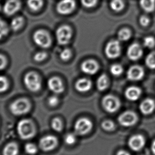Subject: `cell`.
Segmentation results:
<instances>
[{
	"label": "cell",
	"instance_id": "cell-1",
	"mask_svg": "<svg viewBox=\"0 0 155 155\" xmlns=\"http://www.w3.org/2000/svg\"><path fill=\"white\" fill-rule=\"evenodd\" d=\"M17 131L22 139L28 140L34 137L36 134V128L30 120L24 119L18 123Z\"/></svg>",
	"mask_w": 155,
	"mask_h": 155
},
{
	"label": "cell",
	"instance_id": "cell-2",
	"mask_svg": "<svg viewBox=\"0 0 155 155\" xmlns=\"http://www.w3.org/2000/svg\"><path fill=\"white\" fill-rule=\"evenodd\" d=\"M24 84L29 91L37 92L41 88V80L39 75L34 72H29L25 75Z\"/></svg>",
	"mask_w": 155,
	"mask_h": 155
},
{
	"label": "cell",
	"instance_id": "cell-3",
	"mask_svg": "<svg viewBox=\"0 0 155 155\" xmlns=\"http://www.w3.org/2000/svg\"><path fill=\"white\" fill-rule=\"evenodd\" d=\"M31 108L29 101L26 98H20L13 101L10 106L11 113L15 115H22L27 113Z\"/></svg>",
	"mask_w": 155,
	"mask_h": 155
},
{
	"label": "cell",
	"instance_id": "cell-4",
	"mask_svg": "<svg viewBox=\"0 0 155 155\" xmlns=\"http://www.w3.org/2000/svg\"><path fill=\"white\" fill-rule=\"evenodd\" d=\"M33 40L37 45L43 48H49L52 44L50 35L43 29H39L35 32L33 35Z\"/></svg>",
	"mask_w": 155,
	"mask_h": 155
},
{
	"label": "cell",
	"instance_id": "cell-5",
	"mask_svg": "<svg viewBox=\"0 0 155 155\" xmlns=\"http://www.w3.org/2000/svg\"><path fill=\"white\" fill-rule=\"evenodd\" d=\"M102 104L106 111L110 113L116 112L121 106L120 100L112 95H106L104 97Z\"/></svg>",
	"mask_w": 155,
	"mask_h": 155
},
{
	"label": "cell",
	"instance_id": "cell-6",
	"mask_svg": "<svg viewBox=\"0 0 155 155\" xmlns=\"http://www.w3.org/2000/svg\"><path fill=\"white\" fill-rule=\"evenodd\" d=\"M72 37V30L69 26L63 25L56 30L57 41L61 45H65L69 43Z\"/></svg>",
	"mask_w": 155,
	"mask_h": 155
},
{
	"label": "cell",
	"instance_id": "cell-7",
	"mask_svg": "<svg viewBox=\"0 0 155 155\" xmlns=\"http://www.w3.org/2000/svg\"><path fill=\"white\" fill-rule=\"evenodd\" d=\"M93 127L92 122L87 118H81L75 123L74 130L78 135L83 136L91 131Z\"/></svg>",
	"mask_w": 155,
	"mask_h": 155
},
{
	"label": "cell",
	"instance_id": "cell-8",
	"mask_svg": "<svg viewBox=\"0 0 155 155\" xmlns=\"http://www.w3.org/2000/svg\"><path fill=\"white\" fill-rule=\"evenodd\" d=\"M119 123L125 127H130L134 125L138 121V116L134 112L126 111L123 112L119 117Z\"/></svg>",
	"mask_w": 155,
	"mask_h": 155
},
{
	"label": "cell",
	"instance_id": "cell-9",
	"mask_svg": "<svg viewBox=\"0 0 155 155\" xmlns=\"http://www.w3.org/2000/svg\"><path fill=\"white\" fill-rule=\"evenodd\" d=\"M105 53L108 58L114 59L118 58L121 53V47L119 41L115 40L110 41L106 46Z\"/></svg>",
	"mask_w": 155,
	"mask_h": 155
},
{
	"label": "cell",
	"instance_id": "cell-10",
	"mask_svg": "<svg viewBox=\"0 0 155 155\" xmlns=\"http://www.w3.org/2000/svg\"><path fill=\"white\" fill-rule=\"evenodd\" d=\"M75 7L74 0H61L56 6V10L62 15H68L73 12Z\"/></svg>",
	"mask_w": 155,
	"mask_h": 155
},
{
	"label": "cell",
	"instance_id": "cell-11",
	"mask_svg": "<svg viewBox=\"0 0 155 155\" xmlns=\"http://www.w3.org/2000/svg\"><path fill=\"white\" fill-rule=\"evenodd\" d=\"M42 150L49 151L53 150L58 145V139L54 136H46L41 138L39 142Z\"/></svg>",
	"mask_w": 155,
	"mask_h": 155
},
{
	"label": "cell",
	"instance_id": "cell-12",
	"mask_svg": "<svg viewBox=\"0 0 155 155\" xmlns=\"http://www.w3.org/2000/svg\"><path fill=\"white\" fill-rule=\"evenodd\" d=\"M146 143V140L141 135H134L130 138L128 144L132 150L138 151L142 149Z\"/></svg>",
	"mask_w": 155,
	"mask_h": 155
},
{
	"label": "cell",
	"instance_id": "cell-13",
	"mask_svg": "<svg viewBox=\"0 0 155 155\" xmlns=\"http://www.w3.org/2000/svg\"><path fill=\"white\" fill-rule=\"evenodd\" d=\"M144 74V71L142 67L139 65H134L130 68L127 72V77L131 81L141 80Z\"/></svg>",
	"mask_w": 155,
	"mask_h": 155
},
{
	"label": "cell",
	"instance_id": "cell-14",
	"mask_svg": "<svg viewBox=\"0 0 155 155\" xmlns=\"http://www.w3.org/2000/svg\"><path fill=\"white\" fill-rule=\"evenodd\" d=\"M21 3L19 0H8L3 6V12L7 15H12L19 10Z\"/></svg>",
	"mask_w": 155,
	"mask_h": 155
},
{
	"label": "cell",
	"instance_id": "cell-15",
	"mask_svg": "<svg viewBox=\"0 0 155 155\" xmlns=\"http://www.w3.org/2000/svg\"><path fill=\"white\" fill-rule=\"evenodd\" d=\"M48 87L51 91L55 94H61L64 91V86L60 78L57 77L51 78L48 81Z\"/></svg>",
	"mask_w": 155,
	"mask_h": 155
},
{
	"label": "cell",
	"instance_id": "cell-16",
	"mask_svg": "<svg viewBox=\"0 0 155 155\" xmlns=\"http://www.w3.org/2000/svg\"><path fill=\"white\" fill-rule=\"evenodd\" d=\"M81 69L83 72L89 75H93L99 70V65L94 60H88L82 63Z\"/></svg>",
	"mask_w": 155,
	"mask_h": 155
},
{
	"label": "cell",
	"instance_id": "cell-17",
	"mask_svg": "<svg viewBox=\"0 0 155 155\" xmlns=\"http://www.w3.org/2000/svg\"><path fill=\"white\" fill-rule=\"evenodd\" d=\"M142 48L137 43L132 44L127 49V56L131 60H138L142 56Z\"/></svg>",
	"mask_w": 155,
	"mask_h": 155
},
{
	"label": "cell",
	"instance_id": "cell-18",
	"mask_svg": "<svg viewBox=\"0 0 155 155\" xmlns=\"http://www.w3.org/2000/svg\"><path fill=\"white\" fill-rule=\"evenodd\" d=\"M155 109V102L153 99L147 98L140 104V111L144 115L151 114Z\"/></svg>",
	"mask_w": 155,
	"mask_h": 155
},
{
	"label": "cell",
	"instance_id": "cell-19",
	"mask_svg": "<svg viewBox=\"0 0 155 155\" xmlns=\"http://www.w3.org/2000/svg\"><path fill=\"white\" fill-rule=\"evenodd\" d=\"M92 86L91 81L86 78H82L78 80L75 84L77 91L80 93H86L88 91Z\"/></svg>",
	"mask_w": 155,
	"mask_h": 155
},
{
	"label": "cell",
	"instance_id": "cell-20",
	"mask_svg": "<svg viewBox=\"0 0 155 155\" xmlns=\"http://www.w3.org/2000/svg\"><path fill=\"white\" fill-rule=\"evenodd\" d=\"M141 90L136 86L130 87L125 91V95L127 98L131 101L138 100L141 95Z\"/></svg>",
	"mask_w": 155,
	"mask_h": 155
},
{
	"label": "cell",
	"instance_id": "cell-21",
	"mask_svg": "<svg viewBox=\"0 0 155 155\" xmlns=\"http://www.w3.org/2000/svg\"><path fill=\"white\" fill-rule=\"evenodd\" d=\"M19 148L17 144L14 142H11L5 146L3 150V155H18Z\"/></svg>",
	"mask_w": 155,
	"mask_h": 155
},
{
	"label": "cell",
	"instance_id": "cell-22",
	"mask_svg": "<svg viewBox=\"0 0 155 155\" xmlns=\"http://www.w3.org/2000/svg\"><path fill=\"white\" fill-rule=\"evenodd\" d=\"M140 5L147 12H153L155 8V0H140Z\"/></svg>",
	"mask_w": 155,
	"mask_h": 155
},
{
	"label": "cell",
	"instance_id": "cell-23",
	"mask_svg": "<svg viewBox=\"0 0 155 155\" xmlns=\"http://www.w3.org/2000/svg\"><path fill=\"white\" fill-rule=\"evenodd\" d=\"M97 88L100 91H105L108 86V79L107 75L102 74L97 79Z\"/></svg>",
	"mask_w": 155,
	"mask_h": 155
},
{
	"label": "cell",
	"instance_id": "cell-24",
	"mask_svg": "<svg viewBox=\"0 0 155 155\" xmlns=\"http://www.w3.org/2000/svg\"><path fill=\"white\" fill-rule=\"evenodd\" d=\"M27 5L32 11H38L43 5V0H27Z\"/></svg>",
	"mask_w": 155,
	"mask_h": 155
},
{
	"label": "cell",
	"instance_id": "cell-25",
	"mask_svg": "<svg viewBox=\"0 0 155 155\" xmlns=\"http://www.w3.org/2000/svg\"><path fill=\"white\" fill-rule=\"evenodd\" d=\"M24 19L21 17H17L12 20L10 27L13 31H18L21 28L24 24Z\"/></svg>",
	"mask_w": 155,
	"mask_h": 155
},
{
	"label": "cell",
	"instance_id": "cell-26",
	"mask_svg": "<svg viewBox=\"0 0 155 155\" xmlns=\"http://www.w3.org/2000/svg\"><path fill=\"white\" fill-rule=\"evenodd\" d=\"M110 6L111 9L115 12H120L124 8V3L123 0H112Z\"/></svg>",
	"mask_w": 155,
	"mask_h": 155
},
{
	"label": "cell",
	"instance_id": "cell-27",
	"mask_svg": "<svg viewBox=\"0 0 155 155\" xmlns=\"http://www.w3.org/2000/svg\"><path fill=\"white\" fill-rule=\"evenodd\" d=\"M9 30V27L7 23L0 18V40L7 36Z\"/></svg>",
	"mask_w": 155,
	"mask_h": 155
},
{
	"label": "cell",
	"instance_id": "cell-28",
	"mask_svg": "<svg viewBox=\"0 0 155 155\" xmlns=\"http://www.w3.org/2000/svg\"><path fill=\"white\" fill-rule=\"evenodd\" d=\"M131 32L127 29H122L118 33V38L121 41H127L131 37Z\"/></svg>",
	"mask_w": 155,
	"mask_h": 155
},
{
	"label": "cell",
	"instance_id": "cell-29",
	"mask_svg": "<svg viewBox=\"0 0 155 155\" xmlns=\"http://www.w3.org/2000/svg\"><path fill=\"white\" fill-rule=\"evenodd\" d=\"M146 64L149 68L155 69V52H151L147 56Z\"/></svg>",
	"mask_w": 155,
	"mask_h": 155
},
{
	"label": "cell",
	"instance_id": "cell-30",
	"mask_svg": "<svg viewBox=\"0 0 155 155\" xmlns=\"http://www.w3.org/2000/svg\"><path fill=\"white\" fill-rule=\"evenodd\" d=\"M51 127L54 131L57 132L61 131L62 130V122L60 119L55 118L52 120Z\"/></svg>",
	"mask_w": 155,
	"mask_h": 155
},
{
	"label": "cell",
	"instance_id": "cell-31",
	"mask_svg": "<svg viewBox=\"0 0 155 155\" xmlns=\"http://www.w3.org/2000/svg\"><path fill=\"white\" fill-rule=\"evenodd\" d=\"M110 73L115 76H119L123 73V69L121 65L115 64L110 67Z\"/></svg>",
	"mask_w": 155,
	"mask_h": 155
},
{
	"label": "cell",
	"instance_id": "cell-32",
	"mask_svg": "<svg viewBox=\"0 0 155 155\" xmlns=\"http://www.w3.org/2000/svg\"><path fill=\"white\" fill-rule=\"evenodd\" d=\"M9 86V81L7 78L0 75V93H3L7 91Z\"/></svg>",
	"mask_w": 155,
	"mask_h": 155
},
{
	"label": "cell",
	"instance_id": "cell-33",
	"mask_svg": "<svg viewBox=\"0 0 155 155\" xmlns=\"http://www.w3.org/2000/svg\"><path fill=\"white\" fill-rule=\"evenodd\" d=\"M25 149L26 153L29 155H35L38 149L36 145L31 143H28L25 147Z\"/></svg>",
	"mask_w": 155,
	"mask_h": 155
},
{
	"label": "cell",
	"instance_id": "cell-34",
	"mask_svg": "<svg viewBox=\"0 0 155 155\" xmlns=\"http://www.w3.org/2000/svg\"><path fill=\"white\" fill-rule=\"evenodd\" d=\"M101 127L104 130L107 131H112L114 130L115 125L113 122L110 120H106L104 121L101 124Z\"/></svg>",
	"mask_w": 155,
	"mask_h": 155
},
{
	"label": "cell",
	"instance_id": "cell-35",
	"mask_svg": "<svg viewBox=\"0 0 155 155\" xmlns=\"http://www.w3.org/2000/svg\"><path fill=\"white\" fill-rule=\"evenodd\" d=\"M143 45L146 48H153L155 46V39L153 37H147L143 40Z\"/></svg>",
	"mask_w": 155,
	"mask_h": 155
},
{
	"label": "cell",
	"instance_id": "cell-36",
	"mask_svg": "<svg viewBox=\"0 0 155 155\" xmlns=\"http://www.w3.org/2000/svg\"><path fill=\"white\" fill-rule=\"evenodd\" d=\"M64 141L65 143L68 145H72L75 143L76 141V136L74 134H67L64 138Z\"/></svg>",
	"mask_w": 155,
	"mask_h": 155
},
{
	"label": "cell",
	"instance_id": "cell-37",
	"mask_svg": "<svg viewBox=\"0 0 155 155\" xmlns=\"http://www.w3.org/2000/svg\"><path fill=\"white\" fill-rule=\"evenodd\" d=\"M47 56L48 55L46 52H38L35 54L34 59L37 62H41V61L45 60Z\"/></svg>",
	"mask_w": 155,
	"mask_h": 155
},
{
	"label": "cell",
	"instance_id": "cell-38",
	"mask_svg": "<svg viewBox=\"0 0 155 155\" xmlns=\"http://www.w3.org/2000/svg\"><path fill=\"white\" fill-rule=\"evenodd\" d=\"M60 56L62 60L64 61L69 60L71 56V50H69L68 48H65L61 52Z\"/></svg>",
	"mask_w": 155,
	"mask_h": 155
},
{
	"label": "cell",
	"instance_id": "cell-39",
	"mask_svg": "<svg viewBox=\"0 0 155 155\" xmlns=\"http://www.w3.org/2000/svg\"><path fill=\"white\" fill-rule=\"evenodd\" d=\"M81 2L84 7L87 8H91L96 5L97 0H81Z\"/></svg>",
	"mask_w": 155,
	"mask_h": 155
},
{
	"label": "cell",
	"instance_id": "cell-40",
	"mask_svg": "<svg viewBox=\"0 0 155 155\" xmlns=\"http://www.w3.org/2000/svg\"><path fill=\"white\" fill-rule=\"evenodd\" d=\"M58 97L56 96H52L48 99V104L51 107L56 106L58 103Z\"/></svg>",
	"mask_w": 155,
	"mask_h": 155
},
{
	"label": "cell",
	"instance_id": "cell-41",
	"mask_svg": "<svg viewBox=\"0 0 155 155\" xmlns=\"http://www.w3.org/2000/svg\"><path fill=\"white\" fill-rule=\"evenodd\" d=\"M7 65V59L5 56L0 54V71L5 69Z\"/></svg>",
	"mask_w": 155,
	"mask_h": 155
},
{
	"label": "cell",
	"instance_id": "cell-42",
	"mask_svg": "<svg viewBox=\"0 0 155 155\" xmlns=\"http://www.w3.org/2000/svg\"><path fill=\"white\" fill-rule=\"evenodd\" d=\"M150 22V20L145 15H142L140 18V23L142 26H147Z\"/></svg>",
	"mask_w": 155,
	"mask_h": 155
},
{
	"label": "cell",
	"instance_id": "cell-43",
	"mask_svg": "<svg viewBox=\"0 0 155 155\" xmlns=\"http://www.w3.org/2000/svg\"><path fill=\"white\" fill-rule=\"evenodd\" d=\"M116 155H131L129 153L124 150L119 151Z\"/></svg>",
	"mask_w": 155,
	"mask_h": 155
},
{
	"label": "cell",
	"instance_id": "cell-44",
	"mask_svg": "<svg viewBox=\"0 0 155 155\" xmlns=\"http://www.w3.org/2000/svg\"><path fill=\"white\" fill-rule=\"evenodd\" d=\"M151 150L153 153L155 155V140L153 141L151 144Z\"/></svg>",
	"mask_w": 155,
	"mask_h": 155
},
{
	"label": "cell",
	"instance_id": "cell-45",
	"mask_svg": "<svg viewBox=\"0 0 155 155\" xmlns=\"http://www.w3.org/2000/svg\"><path fill=\"white\" fill-rule=\"evenodd\" d=\"M0 9H1V5H0Z\"/></svg>",
	"mask_w": 155,
	"mask_h": 155
}]
</instances>
